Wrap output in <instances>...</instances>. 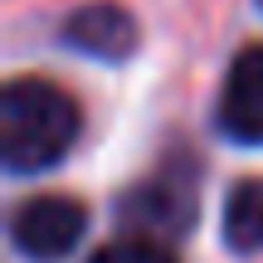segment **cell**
<instances>
[{"label":"cell","mask_w":263,"mask_h":263,"mask_svg":"<svg viewBox=\"0 0 263 263\" xmlns=\"http://www.w3.org/2000/svg\"><path fill=\"white\" fill-rule=\"evenodd\" d=\"M83 132L78 103L49 78H10L0 93V156L15 176L49 171Z\"/></svg>","instance_id":"1"},{"label":"cell","mask_w":263,"mask_h":263,"mask_svg":"<svg viewBox=\"0 0 263 263\" xmlns=\"http://www.w3.org/2000/svg\"><path fill=\"white\" fill-rule=\"evenodd\" d=\"M88 229V210L68 195H34L10 215V239L29 263H64Z\"/></svg>","instance_id":"2"},{"label":"cell","mask_w":263,"mask_h":263,"mask_svg":"<svg viewBox=\"0 0 263 263\" xmlns=\"http://www.w3.org/2000/svg\"><path fill=\"white\" fill-rule=\"evenodd\" d=\"M122 215L141 234H180V229H190V219H195V176L185 166H171L156 180H141L127 195Z\"/></svg>","instance_id":"3"},{"label":"cell","mask_w":263,"mask_h":263,"mask_svg":"<svg viewBox=\"0 0 263 263\" xmlns=\"http://www.w3.org/2000/svg\"><path fill=\"white\" fill-rule=\"evenodd\" d=\"M219 132L244 146H263V44L234 54L219 88Z\"/></svg>","instance_id":"4"},{"label":"cell","mask_w":263,"mask_h":263,"mask_svg":"<svg viewBox=\"0 0 263 263\" xmlns=\"http://www.w3.org/2000/svg\"><path fill=\"white\" fill-rule=\"evenodd\" d=\"M64 44L88 59L117 64V59H127L137 49V20L117 0H93V5H78L64 20Z\"/></svg>","instance_id":"5"},{"label":"cell","mask_w":263,"mask_h":263,"mask_svg":"<svg viewBox=\"0 0 263 263\" xmlns=\"http://www.w3.org/2000/svg\"><path fill=\"white\" fill-rule=\"evenodd\" d=\"M224 244L234 254H263V180H239L229 190Z\"/></svg>","instance_id":"6"},{"label":"cell","mask_w":263,"mask_h":263,"mask_svg":"<svg viewBox=\"0 0 263 263\" xmlns=\"http://www.w3.org/2000/svg\"><path fill=\"white\" fill-rule=\"evenodd\" d=\"M88 263H176V258L156 239H112V244H103Z\"/></svg>","instance_id":"7"}]
</instances>
